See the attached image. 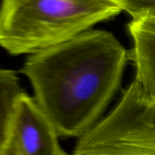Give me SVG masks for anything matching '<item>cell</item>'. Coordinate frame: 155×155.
Instances as JSON below:
<instances>
[{
    "mask_svg": "<svg viewBox=\"0 0 155 155\" xmlns=\"http://www.w3.org/2000/svg\"><path fill=\"white\" fill-rule=\"evenodd\" d=\"M9 142L22 155H61L64 151L52 123L26 91L17 101Z\"/></svg>",
    "mask_w": 155,
    "mask_h": 155,
    "instance_id": "obj_4",
    "label": "cell"
},
{
    "mask_svg": "<svg viewBox=\"0 0 155 155\" xmlns=\"http://www.w3.org/2000/svg\"><path fill=\"white\" fill-rule=\"evenodd\" d=\"M127 29L132 41L133 80L155 106V16L131 19Z\"/></svg>",
    "mask_w": 155,
    "mask_h": 155,
    "instance_id": "obj_5",
    "label": "cell"
},
{
    "mask_svg": "<svg viewBox=\"0 0 155 155\" xmlns=\"http://www.w3.org/2000/svg\"><path fill=\"white\" fill-rule=\"evenodd\" d=\"M61 155H71V154H70V153H68V152H66V151H63Z\"/></svg>",
    "mask_w": 155,
    "mask_h": 155,
    "instance_id": "obj_9",
    "label": "cell"
},
{
    "mask_svg": "<svg viewBox=\"0 0 155 155\" xmlns=\"http://www.w3.org/2000/svg\"><path fill=\"white\" fill-rule=\"evenodd\" d=\"M3 155H22V154L16 149V147L12 143L8 142Z\"/></svg>",
    "mask_w": 155,
    "mask_h": 155,
    "instance_id": "obj_8",
    "label": "cell"
},
{
    "mask_svg": "<svg viewBox=\"0 0 155 155\" xmlns=\"http://www.w3.org/2000/svg\"><path fill=\"white\" fill-rule=\"evenodd\" d=\"M121 12L108 0H1L0 47L13 56H29Z\"/></svg>",
    "mask_w": 155,
    "mask_h": 155,
    "instance_id": "obj_2",
    "label": "cell"
},
{
    "mask_svg": "<svg viewBox=\"0 0 155 155\" xmlns=\"http://www.w3.org/2000/svg\"><path fill=\"white\" fill-rule=\"evenodd\" d=\"M133 20L155 16V0H108Z\"/></svg>",
    "mask_w": 155,
    "mask_h": 155,
    "instance_id": "obj_7",
    "label": "cell"
},
{
    "mask_svg": "<svg viewBox=\"0 0 155 155\" xmlns=\"http://www.w3.org/2000/svg\"><path fill=\"white\" fill-rule=\"evenodd\" d=\"M130 61L113 33L92 28L28 56L20 72L58 137L78 140L107 114Z\"/></svg>",
    "mask_w": 155,
    "mask_h": 155,
    "instance_id": "obj_1",
    "label": "cell"
},
{
    "mask_svg": "<svg viewBox=\"0 0 155 155\" xmlns=\"http://www.w3.org/2000/svg\"><path fill=\"white\" fill-rule=\"evenodd\" d=\"M71 155H155V106L133 80Z\"/></svg>",
    "mask_w": 155,
    "mask_h": 155,
    "instance_id": "obj_3",
    "label": "cell"
},
{
    "mask_svg": "<svg viewBox=\"0 0 155 155\" xmlns=\"http://www.w3.org/2000/svg\"><path fill=\"white\" fill-rule=\"evenodd\" d=\"M23 92L18 73L0 68V155L9 142L17 101Z\"/></svg>",
    "mask_w": 155,
    "mask_h": 155,
    "instance_id": "obj_6",
    "label": "cell"
}]
</instances>
